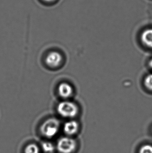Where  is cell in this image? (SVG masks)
<instances>
[{
  "mask_svg": "<svg viewBox=\"0 0 152 153\" xmlns=\"http://www.w3.org/2000/svg\"><path fill=\"white\" fill-rule=\"evenodd\" d=\"M60 128V121L55 118H49L41 124L40 132L44 137L51 139L58 134Z\"/></svg>",
  "mask_w": 152,
  "mask_h": 153,
  "instance_id": "6da1fadb",
  "label": "cell"
},
{
  "mask_svg": "<svg viewBox=\"0 0 152 153\" xmlns=\"http://www.w3.org/2000/svg\"><path fill=\"white\" fill-rule=\"evenodd\" d=\"M57 111L65 118H73L78 115L79 108L76 103L69 100H64L58 103Z\"/></svg>",
  "mask_w": 152,
  "mask_h": 153,
  "instance_id": "7a4b0ae2",
  "label": "cell"
},
{
  "mask_svg": "<svg viewBox=\"0 0 152 153\" xmlns=\"http://www.w3.org/2000/svg\"><path fill=\"white\" fill-rule=\"evenodd\" d=\"M76 146L77 143L74 139L68 137H62L58 140L56 149L60 153H72Z\"/></svg>",
  "mask_w": 152,
  "mask_h": 153,
  "instance_id": "3957f363",
  "label": "cell"
},
{
  "mask_svg": "<svg viewBox=\"0 0 152 153\" xmlns=\"http://www.w3.org/2000/svg\"><path fill=\"white\" fill-rule=\"evenodd\" d=\"M63 56L60 52L51 51L47 54L45 59L46 64L51 68H58L63 62Z\"/></svg>",
  "mask_w": 152,
  "mask_h": 153,
  "instance_id": "277c9868",
  "label": "cell"
},
{
  "mask_svg": "<svg viewBox=\"0 0 152 153\" xmlns=\"http://www.w3.org/2000/svg\"><path fill=\"white\" fill-rule=\"evenodd\" d=\"M58 92L61 97L68 99L73 95L74 89L69 83L63 82L58 86Z\"/></svg>",
  "mask_w": 152,
  "mask_h": 153,
  "instance_id": "5b68a950",
  "label": "cell"
},
{
  "mask_svg": "<svg viewBox=\"0 0 152 153\" xmlns=\"http://www.w3.org/2000/svg\"><path fill=\"white\" fill-rule=\"evenodd\" d=\"M79 124L75 120H70L66 122L63 126L64 133L68 136H72L78 132Z\"/></svg>",
  "mask_w": 152,
  "mask_h": 153,
  "instance_id": "8992f818",
  "label": "cell"
},
{
  "mask_svg": "<svg viewBox=\"0 0 152 153\" xmlns=\"http://www.w3.org/2000/svg\"><path fill=\"white\" fill-rule=\"evenodd\" d=\"M141 40L144 46L152 49V28H148L142 31Z\"/></svg>",
  "mask_w": 152,
  "mask_h": 153,
  "instance_id": "52a82bcc",
  "label": "cell"
},
{
  "mask_svg": "<svg viewBox=\"0 0 152 153\" xmlns=\"http://www.w3.org/2000/svg\"><path fill=\"white\" fill-rule=\"evenodd\" d=\"M41 148L45 153H52L55 149V146L50 142H44L41 144Z\"/></svg>",
  "mask_w": 152,
  "mask_h": 153,
  "instance_id": "ba28073f",
  "label": "cell"
},
{
  "mask_svg": "<svg viewBox=\"0 0 152 153\" xmlns=\"http://www.w3.org/2000/svg\"><path fill=\"white\" fill-rule=\"evenodd\" d=\"M24 153H40V149L37 144L31 143L25 147Z\"/></svg>",
  "mask_w": 152,
  "mask_h": 153,
  "instance_id": "9c48e42d",
  "label": "cell"
},
{
  "mask_svg": "<svg viewBox=\"0 0 152 153\" xmlns=\"http://www.w3.org/2000/svg\"><path fill=\"white\" fill-rule=\"evenodd\" d=\"M144 85L146 89L152 91V73L146 75L144 80Z\"/></svg>",
  "mask_w": 152,
  "mask_h": 153,
  "instance_id": "30bf717a",
  "label": "cell"
},
{
  "mask_svg": "<svg viewBox=\"0 0 152 153\" xmlns=\"http://www.w3.org/2000/svg\"><path fill=\"white\" fill-rule=\"evenodd\" d=\"M139 153H152V146L149 144L143 145L140 148Z\"/></svg>",
  "mask_w": 152,
  "mask_h": 153,
  "instance_id": "8fae6325",
  "label": "cell"
},
{
  "mask_svg": "<svg viewBox=\"0 0 152 153\" xmlns=\"http://www.w3.org/2000/svg\"><path fill=\"white\" fill-rule=\"evenodd\" d=\"M148 65H149V66H150L151 68H152V58L150 60L149 63H148Z\"/></svg>",
  "mask_w": 152,
  "mask_h": 153,
  "instance_id": "7c38bea8",
  "label": "cell"
}]
</instances>
